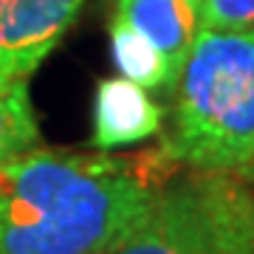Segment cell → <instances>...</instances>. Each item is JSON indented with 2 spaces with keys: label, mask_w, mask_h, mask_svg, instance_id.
<instances>
[{
  "label": "cell",
  "mask_w": 254,
  "mask_h": 254,
  "mask_svg": "<svg viewBox=\"0 0 254 254\" xmlns=\"http://www.w3.org/2000/svg\"><path fill=\"white\" fill-rule=\"evenodd\" d=\"M164 184L158 155L26 150L0 164V254H110Z\"/></svg>",
  "instance_id": "6da1fadb"
},
{
  "label": "cell",
  "mask_w": 254,
  "mask_h": 254,
  "mask_svg": "<svg viewBox=\"0 0 254 254\" xmlns=\"http://www.w3.org/2000/svg\"><path fill=\"white\" fill-rule=\"evenodd\" d=\"M161 150L203 173L237 175L254 161V28L195 34Z\"/></svg>",
  "instance_id": "7a4b0ae2"
},
{
  "label": "cell",
  "mask_w": 254,
  "mask_h": 254,
  "mask_svg": "<svg viewBox=\"0 0 254 254\" xmlns=\"http://www.w3.org/2000/svg\"><path fill=\"white\" fill-rule=\"evenodd\" d=\"M232 173L164 184L155 203L110 254H254V198Z\"/></svg>",
  "instance_id": "3957f363"
},
{
  "label": "cell",
  "mask_w": 254,
  "mask_h": 254,
  "mask_svg": "<svg viewBox=\"0 0 254 254\" xmlns=\"http://www.w3.org/2000/svg\"><path fill=\"white\" fill-rule=\"evenodd\" d=\"M85 0H0V82H28Z\"/></svg>",
  "instance_id": "277c9868"
},
{
  "label": "cell",
  "mask_w": 254,
  "mask_h": 254,
  "mask_svg": "<svg viewBox=\"0 0 254 254\" xmlns=\"http://www.w3.org/2000/svg\"><path fill=\"white\" fill-rule=\"evenodd\" d=\"M164 110L147 88L125 76H108L93 93V133L91 147L113 153L122 147L141 144L161 133Z\"/></svg>",
  "instance_id": "5b68a950"
},
{
  "label": "cell",
  "mask_w": 254,
  "mask_h": 254,
  "mask_svg": "<svg viewBox=\"0 0 254 254\" xmlns=\"http://www.w3.org/2000/svg\"><path fill=\"white\" fill-rule=\"evenodd\" d=\"M116 14L144 34L167 60L173 88L192 40L198 34V3L195 0H116Z\"/></svg>",
  "instance_id": "8992f818"
},
{
  "label": "cell",
  "mask_w": 254,
  "mask_h": 254,
  "mask_svg": "<svg viewBox=\"0 0 254 254\" xmlns=\"http://www.w3.org/2000/svg\"><path fill=\"white\" fill-rule=\"evenodd\" d=\"M110 51H113V63L125 79L136 82L141 88L173 91V79H170V68H167L164 54L144 34L127 26L119 14H113V20H110Z\"/></svg>",
  "instance_id": "52a82bcc"
},
{
  "label": "cell",
  "mask_w": 254,
  "mask_h": 254,
  "mask_svg": "<svg viewBox=\"0 0 254 254\" xmlns=\"http://www.w3.org/2000/svg\"><path fill=\"white\" fill-rule=\"evenodd\" d=\"M40 127L28 96V82H0V164L34 150Z\"/></svg>",
  "instance_id": "ba28073f"
},
{
  "label": "cell",
  "mask_w": 254,
  "mask_h": 254,
  "mask_svg": "<svg viewBox=\"0 0 254 254\" xmlns=\"http://www.w3.org/2000/svg\"><path fill=\"white\" fill-rule=\"evenodd\" d=\"M254 0H198V31H252Z\"/></svg>",
  "instance_id": "9c48e42d"
},
{
  "label": "cell",
  "mask_w": 254,
  "mask_h": 254,
  "mask_svg": "<svg viewBox=\"0 0 254 254\" xmlns=\"http://www.w3.org/2000/svg\"><path fill=\"white\" fill-rule=\"evenodd\" d=\"M237 178H240V181H246V184H254V161L249 164L246 170H240V173H237Z\"/></svg>",
  "instance_id": "30bf717a"
},
{
  "label": "cell",
  "mask_w": 254,
  "mask_h": 254,
  "mask_svg": "<svg viewBox=\"0 0 254 254\" xmlns=\"http://www.w3.org/2000/svg\"><path fill=\"white\" fill-rule=\"evenodd\" d=\"M195 3H198V0H195Z\"/></svg>",
  "instance_id": "8fae6325"
}]
</instances>
